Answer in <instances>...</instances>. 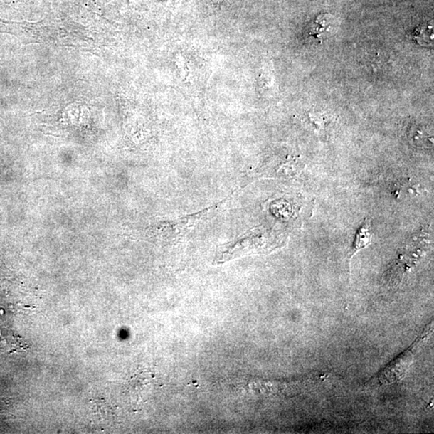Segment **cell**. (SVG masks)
Returning a JSON list of instances; mask_svg holds the SVG:
<instances>
[{"instance_id":"cell-1","label":"cell","mask_w":434,"mask_h":434,"mask_svg":"<svg viewBox=\"0 0 434 434\" xmlns=\"http://www.w3.org/2000/svg\"><path fill=\"white\" fill-rule=\"evenodd\" d=\"M272 238V235L265 229H253L221 247L216 254L214 263H225L246 254L270 250L276 248L277 245L275 239Z\"/></svg>"},{"instance_id":"cell-2","label":"cell","mask_w":434,"mask_h":434,"mask_svg":"<svg viewBox=\"0 0 434 434\" xmlns=\"http://www.w3.org/2000/svg\"><path fill=\"white\" fill-rule=\"evenodd\" d=\"M231 197L232 196L221 202L216 203L215 206L199 211V212L179 217L177 219L159 223L157 228L159 238L174 240L184 238L186 235L194 231L198 225L209 219L210 217L213 216L218 212L221 207L231 200Z\"/></svg>"},{"instance_id":"cell-3","label":"cell","mask_w":434,"mask_h":434,"mask_svg":"<svg viewBox=\"0 0 434 434\" xmlns=\"http://www.w3.org/2000/svg\"><path fill=\"white\" fill-rule=\"evenodd\" d=\"M373 239V235L370 232V221H366L356 234L354 245L352 248L351 257L364 248L369 246Z\"/></svg>"},{"instance_id":"cell-4","label":"cell","mask_w":434,"mask_h":434,"mask_svg":"<svg viewBox=\"0 0 434 434\" xmlns=\"http://www.w3.org/2000/svg\"><path fill=\"white\" fill-rule=\"evenodd\" d=\"M330 18L331 17L326 14L319 16L316 18L314 26L309 34L314 35L316 37H319L322 34L329 32L332 28Z\"/></svg>"}]
</instances>
